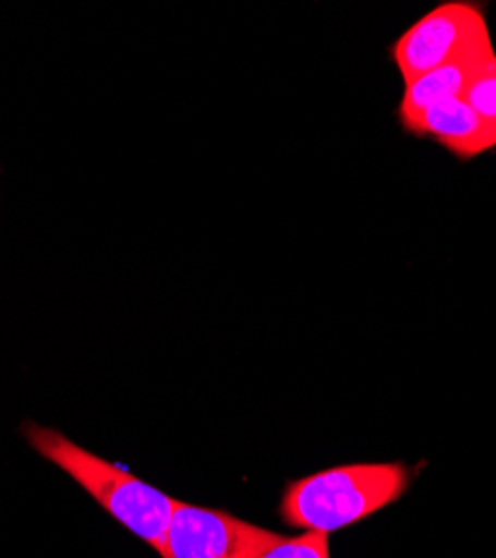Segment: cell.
<instances>
[{
    "instance_id": "6",
    "label": "cell",
    "mask_w": 496,
    "mask_h": 558,
    "mask_svg": "<svg viewBox=\"0 0 496 558\" xmlns=\"http://www.w3.org/2000/svg\"><path fill=\"white\" fill-rule=\"evenodd\" d=\"M412 134L432 136L459 159H474L496 148V138L465 99H447L427 108L408 128Z\"/></svg>"
},
{
    "instance_id": "2",
    "label": "cell",
    "mask_w": 496,
    "mask_h": 558,
    "mask_svg": "<svg viewBox=\"0 0 496 558\" xmlns=\"http://www.w3.org/2000/svg\"><path fill=\"white\" fill-rule=\"evenodd\" d=\"M25 436L43 458H48L72 476L123 527L161 551L177 500L93 451L78 447L57 429L27 425Z\"/></svg>"
},
{
    "instance_id": "7",
    "label": "cell",
    "mask_w": 496,
    "mask_h": 558,
    "mask_svg": "<svg viewBox=\"0 0 496 558\" xmlns=\"http://www.w3.org/2000/svg\"><path fill=\"white\" fill-rule=\"evenodd\" d=\"M463 99L496 138V57L479 72Z\"/></svg>"
},
{
    "instance_id": "1",
    "label": "cell",
    "mask_w": 496,
    "mask_h": 558,
    "mask_svg": "<svg viewBox=\"0 0 496 558\" xmlns=\"http://www.w3.org/2000/svg\"><path fill=\"white\" fill-rule=\"evenodd\" d=\"M402 462H358L331 468L291 483L280 514L298 530L331 534L396 502L410 487Z\"/></svg>"
},
{
    "instance_id": "4",
    "label": "cell",
    "mask_w": 496,
    "mask_h": 558,
    "mask_svg": "<svg viewBox=\"0 0 496 558\" xmlns=\"http://www.w3.org/2000/svg\"><path fill=\"white\" fill-rule=\"evenodd\" d=\"M280 534L229 511L177 502L161 547L164 558H257Z\"/></svg>"
},
{
    "instance_id": "3",
    "label": "cell",
    "mask_w": 496,
    "mask_h": 558,
    "mask_svg": "<svg viewBox=\"0 0 496 558\" xmlns=\"http://www.w3.org/2000/svg\"><path fill=\"white\" fill-rule=\"evenodd\" d=\"M485 34L489 29L481 5L449 0L427 12L394 43L391 59L404 85H410L463 54Z\"/></svg>"
},
{
    "instance_id": "5",
    "label": "cell",
    "mask_w": 496,
    "mask_h": 558,
    "mask_svg": "<svg viewBox=\"0 0 496 558\" xmlns=\"http://www.w3.org/2000/svg\"><path fill=\"white\" fill-rule=\"evenodd\" d=\"M494 57L496 52H494L492 36L485 34L457 59L447 61L445 65L427 72L414 83L404 85L402 99L398 106V117L402 128H408L416 117H421L427 108L440 101L463 99L472 81Z\"/></svg>"
},
{
    "instance_id": "8",
    "label": "cell",
    "mask_w": 496,
    "mask_h": 558,
    "mask_svg": "<svg viewBox=\"0 0 496 558\" xmlns=\"http://www.w3.org/2000/svg\"><path fill=\"white\" fill-rule=\"evenodd\" d=\"M257 558H331L329 556V534L304 532L293 538L280 536L274 545H268Z\"/></svg>"
}]
</instances>
